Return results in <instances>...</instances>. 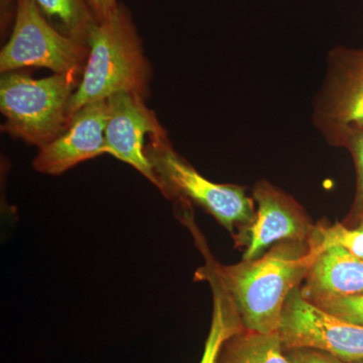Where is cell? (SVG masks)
Listing matches in <instances>:
<instances>
[{
	"instance_id": "1",
	"label": "cell",
	"mask_w": 363,
	"mask_h": 363,
	"mask_svg": "<svg viewBox=\"0 0 363 363\" xmlns=\"http://www.w3.org/2000/svg\"><path fill=\"white\" fill-rule=\"evenodd\" d=\"M197 240L202 243L199 235ZM201 250L206 264L198 272V278L213 279L221 286L245 330L264 334L279 331L286 298L304 281L320 252L308 241L285 240L257 259L222 266L204 245Z\"/></svg>"
},
{
	"instance_id": "13",
	"label": "cell",
	"mask_w": 363,
	"mask_h": 363,
	"mask_svg": "<svg viewBox=\"0 0 363 363\" xmlns=\"http://www.w3.org/2000/svg\"><path fill=\"white\" fill-rule=\"evenodd\" d=\"M45 20L67 37L88 45L96 23L86 0H33Z\"/></svg>"
},
{
	"instance_id": "7",
	"label": "cell",
	"mask_w": 363,
	"mask_h": 363,
	"mask_svg": "<svg viewBox=\"0 0 363 363\" xmlns=\"http://www.w3.org/2000/svg\"><path fill=\"white\" fill-rule=\"evenodd\" d=\"M278 333L285 350L313 348L347 363L363 360V326L333 316L306 300L300 286L286 298Z\"/></svg>"
},
{
	"instance_id": "10",
	"label": "cell",
	"mask_w": 363,
	"mask_h": 363,
	"mask_svg": "<svg viewBox=\"0 0 363 363\" xmlns=\"http://www.w3.org/2000/svg\"><path fill=\"white\" fill-rule=\"evenodd\" d=\"M107 119V100L79 109L62 135L40 147L33 169L45 175L59 176L81 162L108 154L105 143Z\"/></svg>"
},
{
	"instance_id": "2",
	"label": "cell",
	"mask_w": 363,
	"mask_h": 363,
	"mask_svg": "<svg viewBox=\"0 0 363 363\" xmlns=\"http://www.w3.org/2000/svg\"><path fill=\"white\" fill-rule=\"evenodd\" d=\"M89 56L82 79L72 97L70 118L85 105L107 100L117 93L150 96L152 68L133 16L118 4L91 30Z\"/></svg>"
},
{
	"instance_id": "11",
	"label": "cell",
	"mask_w": 363,
	"mask_h": 363,
	"mask_svg": "<svg viewBox=\"0 0 363 363\" xmlns=\"http://www.w3.org/2000/svg\"><path fill=\"white\" fill-rule=\"evenodd\" d=\"M309 302L363 295V259L338 247L321 250L300 286Z\"/></svg>"
},
{
	"instance_id": "8",
	"label": "cell",
	"mask_w": 363,
	"mask_h": 363,
	"mask_svg": "<svg viewBox=\"0 0 363 363\" xmlns=\"http://www.w3.org/2000/svg\"><path fill=\"white\" fill-rule=\"evenodd\" d=\"M255 222L236 243L245 247L243 260L257 259L269 245L285 240L308 241L315 224L292 196L262 179L253 186Z\"/></svg>"
},
{
	"instance_id": "16",
	"label": "cell",
	"mask_w": 363,
	"mask_h": 363,
	"mask_svg": "<svg viewBox=\"0 0 363 363\" xmlns=\"http://www.w3.org/2000/svg\"><path fill=\"white\" fill-rule=\"evenodd\" d=\"M345 149L350 152L354 164L357 188L352 205L342 223L347 226H354L363 218V133L352 136L346 143Z\"/></svg>"
},
{
	"instance_id": "19",
	"label": "cell",
	"mask_w": 363,
	"mask_h": 363,
	"mask_svg": "<svg viewBox=\"0 0 363 363\" xmlns=\"http://www.w3.org/2000/svg\"><path fill=\"white\" fill-rule=\"evenodd\" d=\"M86 1L97 21L104 20L109 16L118 4L117 0H86Z\"/></svg>"
},
{
	"instance_id": "3",
	"label": "cell",
	"mask_w": 363,
	"mask_h": 363,
	"mask_svg": "<svg viewBox=\"0 0 363 363\" xmlns=\"http://www.w3.org/2000/svg\"><path fill=\"white\" fill-rule=\"evenodd\" d=\"M145 154L156 176L157 188L167 199L201 207L233 234L235 243L252 225L257 207L245 188L208 180L174 149L168 133L150 135Z\"/></svg>"
},
{
	"instance_id": "6",
	"label": "cell",
	"mask_w": 363,
	"mask_h": 363,
	"mask_svg": "<svg viewBox=\"0 0 363 363\" xmlns=\"http://www.w3.org/2000/svg\"><path fill=\"white\" fill-rule=\"evenodd\" d=\"M311 112L313 125L331 147L345 149L363 133V48L337 45L328 52Z\"/></svg>"
},
{
	"instance_id": "5",
	"label": "cell",
	"mask_w": 363,
	"mask_h": 363,
	"mask_svg": "<svg viewBox=\"0 0 363 363\" xmlns=\"http://www.w3.org/2000/svg\"><path fill=\"white\" fill-rule=\"evenodd\" d=\"M88 56L89 45L58 32L33 0H14L13 33L0 52L1 74L47 68L82 79Z\"/></svg>"
},
{
	"instance_id": "9",
	"label": "cell",
	"mask_w": 363,
	"mask_h": 363,
	"mask_svg": "<svg viewBox=\"0 0 363 363\" xmlns=\"http://www.w3.org/2000/svg\"><path fill=\"white\" fill-rule=\"evenodd\" d=\"M108 119L105 128L107 152L130 164L157 187V180L145 154V136L167 133L145 100L130 93H117L107 99Z\"/></svg>"
},
{
	"instance_id": "20",
	"label": "cell",
	"mask_w": 363,
	"mask_h": 363,
	"mask_svg": "<svg viewBox=\"0 0 363 363\" xmlns=\"http://www.w3.org/2000/svg\"><path fill=\"white\" fill-rule=\"evenodd\" d=\"M351 363H363V360H359V362H354Z\"/></svg>"
},
{
	"instance_id": "18",
	"label": "cell",
	"mask_w": 363,
	"mask_h": 363,
	"mask_svg": "<svg viewBox=\"0 0 363 363\" xmlns=\"http://www.w3.org/2000/svg\"><path fill=\"white\" fill-rule=\"evenodd\" d=\"M286 353L291 363H347L330 353L313 348H293Z\"/></svg>"
},
{
	"instance_id": "12",
	"label": "cell",
	"mask_w": 363,
	"mask_h": 363,
	"mask_svg": "<svg viewBox=\"0 0 363 363\" xmlns=\"http://www.w3.org/2000/svg\"><path fill=\"white\" fill-rule=\"evenodd\" d=\"M218 363H291L278 332L264 334L243 330L222 347Z\"/></svg>"
},
{
	"instance_id": "14",
	"label": "cell",
	"mask_w": 363,
	"mask_h": 363,
	"mask_svg": "<svg viewBox=\"0 0 363 363\" xmlns=\"http://www.w3.org/2000/svg\"><path fill=\"white\" fill-rule=\"evenodd\" d=\"M211 289L213 293V312L199 363H218L219 355L226 340L234 334L245 330L225 293L217 286H211Z\"/></svg>"
},
{
	"instance_id": "4",
	"label": "cell",
	"mask_w": 363,
	"mask_h": 363,
	"mask_svg": "<svg viewBox=\"0 0 363 363\" xmlns=\"http://www.w3.org/2000/svg\"><path fill=\"white\" fill-rule=\"evenodd\" d=\"M80 81L64 74L42 79L21 70L2 74L0 111L6 123L1 130L39 149L56 140L70 124L69 107Z\"/></svg>"
},
{
	"instance_id": "17",
	"label": "cell",
	"mask_w": 363,
	"mask_h": 363,
	"mask_svg": "<svg viewBox=\"0 0 363 363\" xmlns=\"http://www.w3.org/2000/svg\"><path fill=\"white\" fill-rule=\"evenodd\" d=\"M313 304L333 316L363 326V295L325 298Z\"/></svg>"
},
{
	"instance_id": "15",
	"label": "cell",
	"mask_w": 363,
	"mask_h": 363,
	"mask_svg": "<svg viewBox=\"0 0 363 363\" xmlns=\"http://www.w3.org/2000/svg\"><path fill=\"white\" fill-rule=\"evenodd\" d=\"M309 247L321 250L338 247L363 259V218L357 225L347 226L342 222L315 224L308 240Z\"/></svg>"
}]
</instances>
